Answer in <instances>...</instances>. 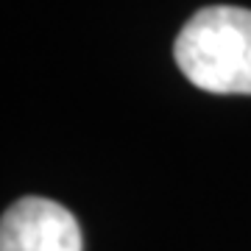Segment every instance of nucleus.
Listing matches in <instances>:
<instances>
[{
  "label": "nucleus",
  "instance_id": "1",
  "mask_svg": "<svg viewBox=\"0 0 251 251\" xmlns=\"http://www.w3.org/2000/svg\"><path fill=\"white\" fill-rule=\"evenodd\" d=\"M173 56L198 90L215 95H251V11L206 6L184 23Z\"/></svg>",
  "mask_w": 251,
  "mask_h": 251
},
{
  "label": "nucleus",
  "instance_id": "2",
  "mask_svg": "<svg viewBox=\"0 0 251 251\" xmlns=\"http://www.w3.org/2000/svg\"><path fill=\"white\" fill-rule=\"evenodd\" d=\"M0 251H84V237L67 206L25 196L3 212Z\"/></svg>",
  "mask_w": 251,
  "mask_h": 251
}]
</instances>
